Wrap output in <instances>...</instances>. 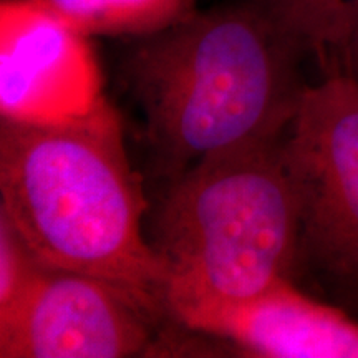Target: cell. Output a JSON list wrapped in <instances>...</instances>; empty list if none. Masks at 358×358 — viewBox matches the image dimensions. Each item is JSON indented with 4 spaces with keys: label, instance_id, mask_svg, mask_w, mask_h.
I'll return each mask as SVG.
<instances>
[{
    "label": "cell",
    "instance_id": "obj_1",
    "mask_svg": "<svg viewBox=\"0 0 358 358\" xmlns=\"http://www.w3.org/2000/svg\"><path fill=\"white\" fill-rule=\"evenodd\" d=\"M299 43L250 0L127 38L118 75L161 186L209 156L285 136L308 83Z\"/></svg>",
    "mask_w": 358,
    "mask_h": 358
},
{
    "label": "cell",
    "instance_id": "obj_2",
    "mask_svg": "<svg viewBox=\"0 0 358 358\" xmlns=\"http://www.w3.org/2000/svg\"><path fill=\"white\" fill-rule=\"evenodd\" d=\"M150 209L108 100L64 123L0 122V214L34 256L122 285L168 315Z\"/></svg>",
    "mask_w": 358,
    "mask_h": 358
},
{
    "label": "cell",
    "instance_id": "obj_3",
    "mask_svg": "<svg viewBox=\"0 0 358 358\" xmlns=\"http://www.w3.org/2000/svg\"><path fill=\"white\" fill-rule=\"evenodd\" d=\"M146 234L169 317L295 282L299 209L284 138L209 156L161 186Z\"/></svg>",
    "mask_w": 358,
    "mask_h": 358
},
{
    "label": "cell",
    "instance_id": "obj_4",
    "mask_svg": "<svg viewBox=\"0 0 358 358\" xmlns=\"http://www.w3.org/2000/svg\"><path fill=\"white\" fill-rule=\"evenodd\" d=\"M299 209L295 284L358 313V85L342 73L310 83L284 136Z\"/></svg>",
    "mask_w": 358,
    "mask_h": 358
},
{
    "label": "cell",
    "instance_id": "obj_5",
    "mask_svg": "<svg viewBox=\"0 0 358 358\" xmlns=\"http://www.w3.org/2000/svg\"><path fill=\"white\" fill-rule=\"evenodd\" d=\"M169 315L100 277L42 267L0 310L2 358L153 355Z\"/></svg>",
    "mask_w": 358,
    "mask_h": 358
},
{
    "label": "cell",
    "instance_id": "obj_6",
    "mask_svg": "<svg viewBox=\"0 0 358 358\" xmlns=\"http://www.w3.org/2000/svg\"><path fill=\"white\" fill-rule=\"evenodd\" d=\"M90 38L45 0H2L0 118L64 123L106 101Z\"/></svg>",
    "mask_w": 358,
    "mask_h": 358
},
{
    "label": "cell",
    "instance_id": "obj_7",
    "mask_svg": "<svg viewBox=\"0 0 358 358\" xmlns=\"http://www.w3.org/2000/svg\"><path fill=\"white\" fill-rule=\"evenodd\" d=\"M245 357L358 358V322L327 301L282 280L239 302L211 303L171 317Z\"/></svg>",
    "mask_w": 358,
    "mask_h": 358
},
{
    "label": "cell",
    "instance_id": "obj_8",
    "mask_svg": "<svg viewBox=\"0 0 358 358\" xmlns=\"http://www.w3.org/2000/svg\"><path fill=\"white\" fill-rule=\"evenodd\" d=\"M299 43L320 77L337 73L348 40L358 29V0H250Z\"/></svg>",
    "mask_w": 358,
    "mask_h": 358
},
{
    "label": "cell",
    "instance_id": "obj_9",
    "mask_svg": "<svg viewBox=\"0 0 358 358\" xmlns=\"http://www.w3.org/2000/svg\"><path fill=\"white\" fill-rule=\"evenodd\" d=\"M83 34L134 38L198 10V0H45Z\"/></svg>",
    "mask_w": 358,
    "mask_h": 358
},
{
    "label": "cell",
    "instance_id": "obj_10",
    "mask_svg": "<svg viewBox=\"0 0 358 358\" xmlns=\"http://www.w3.org/2000/svg\"><path fill=\"white\" fill-rule=\"evenodd\" d=\"M42 267L10 221L0 214V310L19 297Z\"/></svg>",
    "mask_w": 358,
    "mask_h": 358
},
{
    "label": "cell",
    "instance_id": "obj_11",
    "mask_svg": "<svg viewBox=\"0 0 358 358\" xmlns=\"http://www.w3.org/2000/svg\"><path fill=\"white\" fill-rule=\"evenodd\" d=\"M337 73L345 75L358 85V29L357 32L352 35L348 43L343 48L342 57L338 62V70Z\"/></svg>",
    "mask_w": 358,
    "mask_h": 358
}]
</instances>
